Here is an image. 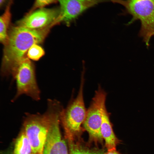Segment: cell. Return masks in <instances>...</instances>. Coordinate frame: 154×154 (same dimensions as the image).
<instances>
[{"label":"cell","instance_id":"9c48e42d","mask_svg":"<svg viewBox=\"0 0 154 154\" xmlns=\"http://www.w3.org/2000/svg\"><path fill=\"white\" fill-rule=\"evenodd\" d=\"M61 112V110L58 112L52 119L43 154H68L66 144L60 129Z\"/></svg>","mask_w":154,"mask_h":154},{"label":"cell","instance_id":"52a82bcc","mask_svg":"<svg viewBox=\"0 0 154 154\" xmlns=\"http://www.w3.org/2000/svg\"><path fill=\"white\" fill-rule=\"evenodd\" d=\"M60 13L59 8H39L29 12L17 22V25L27 28L39 29L56 24Z\"/></svg>","mask_w":154,"mask_h":154},{"label":"cell","instance_id":"7a4b0ae2","mask_svg":"<svg viewBox=\"0 0 154 154\" xmlns=\"http://www.w3.org/2000/svg\"><path fill=\"white\" fill-rule=\"evenodd\" d=\"M48 108L43 114L27 113L24 117L22 129L31 146L33 154H43L44 147L52 119L62 107L55 100H48Z\"/></svg>","mask_w":154,"mask_h":154},{"label":"cell","instance_id":"7c38bea8","mask_svg":"<svg viewBox=\"0 0 154 154\" xmlns=\"http://www.w3.org/2000/svg\"><path fill=\"white\" fill-rule=\"evenodd\" d=\"M69 145L70 154H104V149L90 148L79 143H75L71 135H66Z\"/></svg>","mask_w":154,"mask_h":154},{"label":"cell","instance_id":"30bf717a","mask_svg":"<svg viewBox=\"0 0 154 154\" xmlns=\"http://www.w3.org/2000/svg\"><path fill=\"white\" fill-rule=\"evenodd\" d=\"M101 131L108 151L116 149L117 146L121 143V141L118 138L114 132L110 114L107 111L106 104L103 105L102 109Z\"/></svg>","mask_w":154,"mask_h":154},{"label":"cell","instance_id":"2e32d148","mask_svg":"<svg viewBox=\"0 0 154 154\" xmlns=\"http://www.w3.org/2000/svg\"><path fill=\"white\" fill-rule=\"evenodd\" d=\"M104 154H121V153L116 149L108 151L105 153Z\"/></svg>","mask_w":154,"mask_h":154},{"label":"cell","instance_id":"8992f818","mask_svg":"<svg viewBox=\"0 0 154 154\" xmlns=\"http://www.w3.org/2000/svg\"><path fill=\"white\" fill-rule=\"evenodd\" d=\"M106 93L99 86L87 110L83 124L84 129L89 134L90 141L95 143H103V139L101 131L102 109L106 104Z\"/></svg>","mask_w":154,"mask_h":154},{"label":"cell","instance_id":"9a60e30c","mask_svg":"<svg viewBox=\"0 0 154 154\" xmlns=\"http://www.w3.org/2000/svg\"><path fill=\"white\" fill-rule=\"evenodd\" d=\"M58 0H35L33 6L29 12L45 7L46 6L56 3Z\"/></svg>","mask_w":154,"mask_h":154},{"label":"cell","instance_id":"3957f363","mask_svg":"<svg viewBox=\"0 0 154 154\" xmlns=\"http://www.w3.org/2000/svg\"><path fill=\"white\" fill-rule=\"evenodd\" d=\"M119 4L125 8L123 13L131 15L130 25L139 20L141 27L139 36L142 38L147 47L151 37L154 36V0H110Z\"/></svg>","mask_w":154,"mask_h":154},{"label":"cell","instance_id":"ba28073f","mask_svg":"<svg viewBox=\"0 0 154 154\" xmlns=\"http://www.w3.org/2000/svg\"><path fill=\"white\" fill-rule=\"evenodd\" d=\"M108 0H58L60 13L57 24L63 22L69 24L88 9Z\"/></svg>","mask_w":154,"mask_h":154},{"label":"cell","instance_id":"8fae6325","mask_svg":"<svg viewBox=\"0 0 154 154\" xmlns=\"http://www.w3.org/2000/svg\"><path fill=\"white\" fill-rule=\"evenodd\" d=\"M13 0H9L5 9L4 12L0 18V41L5 45L8 38L9 27L11 18V9Z\"/></svg>","mask_w":154,"mask_h":154},{"label":"cell","instance_id":"6da1fadb","mask_svg":"<svg viewBox=\"0 0 154 154\" xmlns=\"http://www.w3.org/2000/svg\"><path fill=\"white\" fill-rule=\"evenodd\" d=\"M51 27L33 29L17 25L12 27L9 31L7 41L4 45L1 69L2 75L12 76L25 57L27 51L34 44L42 42Z\"/></svg>","mask_w":154,"mask_h":154},{"label":"cell","instance_id":"ac0fdd59","mask_svg":"<svg viewBox=\"0 0 154 154\" xmlns=\"http://www.w3.org/2000/svg\"><path fill=\"white\" fill-rule=\"evenodd\" d=\"M5 154H11V153H5Z\"/></svg>","mask_w":154,"mask_h":154},{"label":"cell","instance_id":"277c9868","mask_svg":"<svg viewBox=\"0 0 154 154\" xmlns=\"http://www.w3.org/2000/svg\"><path fill=\"white\" fill-rule=\"evenodd\" d=\"M83 74L82 73L76 97L70 102L66 109H62L60 114V122L64 130L73 137L79 135L81 132V125L84 121L86 114L83 96L84 81Z\"/></svg>","mask_w":154,"mask_h":154},{"label":"cell","instance_id":"4fadbf2b","mask_svg":"<svg viewBox=\"0 0 154 154\" xmlns=\"http://www.w3.org/2000/svg\"><path fill=\"white\" fill-rule=\"evenodd\" d=\"M13 154H33L31 143L22 129L15 141Z\"/></svg>","mask_w":154,"mask_h":154},{"label":"cell","instance_id":"5b68a950","mask_svg":"<svg viewBox=\"0 0 154 154\" xmlns=\"http://www.w3.org/2000/svg\"><path fill=\"white\" fill-rule=\"evenodd\" d=\"M12 76L16 82L17 90L13 101L23 95L35 101L40 100V91L36 80L34 67L28 58L25 57L23 58Z\"/></svg>","mask_w":154,"mask_h":154},{"label":"cell","instance_id":"5bb4252c","mask_svg":"<svg viewBox=\"0 0 154 154\" xmlns=\"http://www.w3.org/2000/svg\"><path fill=\"white\" fill-rule=\"evenodd\" d=\"M44 51L42 48L37 44H35L32 46L27 52L28 58L33 60H38L44 54Z\"/></svg>","mask_w":154,"mask_h":154},{"label":"cell","instance_id":"e0dca14e","mask_svg":"<svg viewBox=\"0 0 154 154\" xmlns=\"http://www.w3.org/2000/svg\"><path fill=\"white\" fill-rule=\"evenodd\" d=\"M6 1V0H0V6L1 8L3 7Z\"/></svg>","mask_w":154,"mask_h":154}]
</instances>
